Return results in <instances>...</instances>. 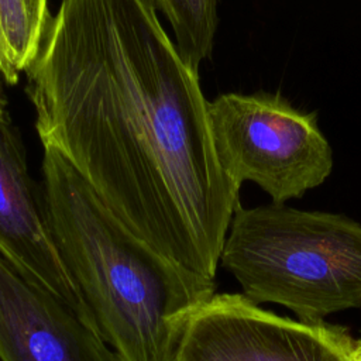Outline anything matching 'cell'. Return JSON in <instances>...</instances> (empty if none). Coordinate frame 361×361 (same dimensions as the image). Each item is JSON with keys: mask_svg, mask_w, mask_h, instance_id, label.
I'll use <instances>...</instances> for the list:
<instances>
[{"mask_svg": "<svg viewBox=\"0 0 361 361\" xmlns=\"http://www.w3.org/2000/svg\"><path fill=\"white\" fill-rule=\"evenodd\" d=\"M1 361H118L100 333L0 255Z\"/></svg>", "mask_w": 361, "mask_h": 361, "instance_id": "7", "label": "cell"}, {"mask_svg": "<svg viewBox=\"0 0 361 361\" xmlns=\"http://www.w3.org/2000/svg\"><path fill=\"white\" fill-rule=\"evenodd\" d=\"M0 75H1L3 80L8 85H16L18 82V78H20V75H17L13 71V68L10 66L7 52H6V44H4V39H3L1 27H0Z\"/></svg>", "mask_w": 361, "mask_h": 361, "instance_id": "10", "label": "cell"}, {"mask_svg": "<svg viewBox=\"0 0 361 361\" xmlns=\"http://www.w3.org/2000/svg\"><path fill=\"white\" fill-rule=\"evenodd\" d=\"M3 82L0 75V255L99 331L55 244L42 188L30 176L25 148L11 120Z\"/></svg>", "mask_w": 361, "mask_h": 361, "instance_id": "6", "label": "cell"}, {"mask_svg": "<svg viewBox=\"0 0 361 361\" xmlns=\"http://www.w3.org/2000/svg\"><path fill=\"white\" fill-rule=\"evenodd\" d=\"M155 11H161L168 20L173 42L195 71L210 58L217 30L219 0H145Z\"/></svg>", "mask_w": 361, "mask_h": 361, "instance_id": "8", "label": "cell"}, {"mask_svg": "<svg viewBox=\"0 0 361 361\" xmlns=\"http://www.w3.org/2000/svg\"><path fill=\"white\" fill-rule=\"evenodd\" d=\"M51 17L48 0H0V27L6 52L17 75L35 58Z\"/></svg>", "mask_w": 361, "mask_h": 361, "instance_id": "9", "label": "cell"}, {"mask_svg": "<svg viewBox=\"0 0 361 361\" xmlns=\"http://www.w3.org/2000/svg\"><path fill=\"white\" fill-rule=\"evenodd\" d=\"M42 195L59 254L118 361H173L214 279L183 269L134 233L55 149L44 148Z\"/></svg>", "mask_w": 361, "mask_h": 361, "instance_id": "2", "label": "cell"}, {"mask_svg": "<svg viewBox=\"0 0 361 361\" xmlns=\"http://www.w3.org/2000/svg\"><path fill=\"white\" fill-rule=\"evenodd\" d=\"M219 161L241 186L251 180L275 203L302 197L333 171V151L316 111L296 109L281 93H223L209 102Z\"/></svg>", "mask_w": 361, "mask_h": 361, "instance_id": "4", "label": "cell"}, {"mask_svg": "<svg viewBox=\"0 0 361 361\" xmlns=\"http://www.w3.org/2000/svg\"><path fill=\"white\" fill-rule=\"evenodd\" d=\"M173 361H361V338L279 316L244 293H214L189 317Z\"/></svg>", "mask_w": 361, "mask_h": 361, "instance_id": "5", "label": "cell"}, {"mask_svg": "<svg viewBox=\"0 0 361 361\" xmlns=\"http://www.w3.org/2000/svg\"><path fill=\"white\" fill-rule=\"evenodd\" d=\"M220 262L248 299L299 320L361 309V223L341 213L238 203Z\"/></svg>", "mask_w": 361, "mask_h": 361, "instance_id": "3", "label": "cell"}, {"mask_svg": "<svg viewBox=\"0 0 361 361\" xmlns=\"http://www.w3.org/2000/svg\"><path fill=\"white\" fill-rule=\"evenodd\" d=\"M44 148L173 264L214 279L240 188L199 72L145 0H62L24 71Z\"/></svg>", "mask_w": 361, "mask_h": 361, "instance_id": "1", "label": "cell"}]
</instances>
